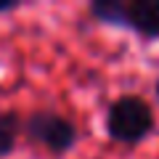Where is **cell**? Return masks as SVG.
<instances>
[{"instance_id":"obj_1","label":"cell","mask_w":159,"mask_h":159,"mask_svg":"<svg viewBox=\"0 0 159 159\" xmlns=\"http://www.w3.org/2000/svg\"><path fill=\"white\" fill-rule=\"evenodd\" d=\"M106 135L114 143L122 146H138L143 143L157 127V117H154V106L146 98L135 96V93H125V96L114 98L106 109Z\"/></svg>"},{"instance_id":"obj_5","label":"cell","mask_w":159,"mask_h":159,"mask_svg":"<svg viewBox=\"0 0 159 159\" xmlns=\"http://www.w3.org/2000/svg\"><path fill=\"white\" fill-rule=\"evenodd\" d=\"M24 130V122L16 111H3L0 109V159L11 157L16 151L19 133Z\"/></svg>"},{"instance_id":"obj_3","label":"cell","mask_w":159,"mask_h":159,"mask_svg":"<svg viewBox=\"0 0 159 159\" xmlns=\"http://www.w3.org/2000/svg\"><path fill=\"white\" fill-rule=\"evenodd\" d=\"M127 27L143 40H159V0H130L125 6Z\"/></svg>"},{"instance_id":"obj_4","label":"cell","mask_w":159,"mask_h":159,"mask_svg":"<svg viewBox=\"0 0 159 159\" xmlns=\"http://www.w3.org/2000/svg\"><path fill=\"white\" fill-rule=\"evenodd\" d=\"M125 0H93L88 6V13L103 27H117L125 29L127 27V16H125Z\"/></svg>"},{"instance_id":"obj_7","label":"cell","mask_w":159,"mask_h":159,"mask_svg":"<svg viewBox=\"0 0 159 159\" xmlns=\"http://www.w3.org/2000/svg\"><path fill=\"white\" fill-rule=\"evenodd\" d=\"M157 93H159V85H157Z\"/></svg>"},{"instance_id":"obj_2","label":"cell","mask_w":159,"mask_h":159,"mask_svg":"<svg viewBox=\"0 0 159 159\" xmlns=\"http://www.w3.org/2000/svg\"><path fill=\"white\" fill-rule=\"evenodd\" d=\"M24 133L32 143L45 146L51 154H66L77 146L80 133L69 117L51 109H37L24 119Z\"/></svg>"},{"instance_id":"obj_6","label":"cell","mask_w":159,"mask_h":159,"mask_svg":"<svg viewBox=\"0 0 159 159\" xmlns=\"http://www.w3.org/2000/svg\"><path fill=\"white\" fill-rule=\"evenodd\" d=\"M19 6H21L19 0H0V16H3V13H13Z\"/></svg>"}]
</instances>
